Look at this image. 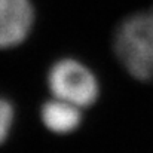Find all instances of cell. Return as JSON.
Segmentation results:
<instances>
[{
	"mask_svg": "<svg viewBox=\"0 0 153 153\" xmlns=\"http://www.w3.org/2000/svg\"><path fill=\"white\" fill-rule=\"evenodd\" d=\"M48 86L58 100L77 107H89L98 97V82L82 62L65 58L56 61L48 73Z\"/></svg>",
	"mask_w": 153,
	"mask_h": 153,
	"instance_id": "6da1fadb",
	"label": "cell"
},
{
	"mask_svg": "<svg viewBox=\"0 0 153 153\" xmlns=\"http://www.w3.org/2000/svg\"><path fill=\"white\" fill-rule=\"evenodd\" d=\"M30 0H0V49L18 46L33 27Z\"/></svg>",
	"mask_w": 153,
	"mask_h": 153,
	"instance_id": "7a4b0ae2",
	"label": "cell"
},
{
	"mask_svg": "<svg viewBox=\"0 0 153 153\" xmlns=\"http://www.w3.org/2000/svg\"><path fill=\"white\" fill-rule=\"evenodd\" d=\"M79 108L80 107L71 102L55 98L42 105L40 116L49 131L55 134H68L80 125L82 114Z\"/></svg>",
	"mask_w": 153,
	"mask_h": 153,
	"instance_id": "3957f363",
	"label": "cell"
},
{
	"mask_svg": "<svg viewBox=\"0 0 153 153\" xmlns=\"http://www.w3.org/2000/svg\"><path fill=\"white\" fill-rule=\"evenodd\" d=\"M12 122H13V107L7 100L0 97V144L7 138Z\"/></svg>",
	"mask_w": 153,
	"mask_h": 153,
	"instance_id": "277c9868",
	"label": "cell"
},
{
	"mask_svg": "<svg viewBox=\"0 0 153 153\" xmlns=\"http://www.w3.org/2000/svg\"><path fill=\"white\" fill-rule=\"evenodd\" d=\"M149 19H150V33H152V42H153V10L149 12Z\"/></svg>",
	"mask_w": 153,
	"mask_h": 153,
	"instance_id": "5b68a950",
	"label": "cell"
}]
</instances>
